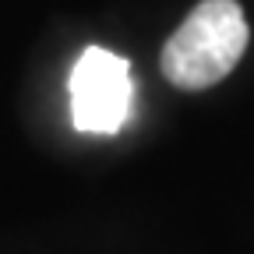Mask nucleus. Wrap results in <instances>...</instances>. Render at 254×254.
<instances>
[{"mask_svg": "<svg viewBox=\"0 0 254 254\" xmlns=\"http://www.w3.org/2000/svg\"><path fill=\"white\" fill-rule=\"evenodd\" d=\"M247 18L237 0H201L163 46V74L184 92H201L226 78L247 50Z\"/></svg>", "mask_w": 254, "mask_h": 254, "instance_id": "f257e3e1", "label": "nucleus"}, {"mask_svg": "<svg viewBox=\"0 0 254 254\" xmlns=\"http://www.w3.org/2000/svg\"><path fill=\"white\" fill-rule=\"evenodd\" d=\"M134 78L120 53L88 46L71 71V117L85 134H117L131 117Z\"/></svg>", "mask_w": 254, "mask_h": 254, "instance_id": "f03ea898", "label": "nucleus"}]
</instances>
